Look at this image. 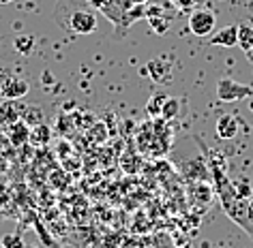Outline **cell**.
I'll return each mask as SVG.
<instances>
[{
  "label": "cell",
  "instance_id": "6da1fadb",
  "mask_svg": "<svg viewBox=\"0 0 253 248\" xmlns=\"http://www.w3.org/2000/svg\"><path fill=\"white\" fill-rule=\"evenodd\" d=\"M60 22L67 30L75 35H90L97 30V15L90 9L78 7V4H71V9H67V17Z\"/></svg>",
  "mask_w": 253,
  "mask_h": 248
},
{
  "label": "cell",
  "instance_id": "7a4b0ae2",
  "mask_svg": "<svg viewBox=\"0 0 253 248\" xmlns=\"http://www.w3.org/2000/svg\"><path fill=\"white\" fill-rule=\"evenodd\" d=\"M253 94V88L247 84H240V81L232 79V77H221L217 81V97L225 103H234V101L247 99Z\"/></svg>",
  "mask_w": 253,
  "mask_h": 248
},
{
  "label": "cell",
  "instance_id": "3957f363",
  "mask_svg": "<svg viewBox=\"0 0 253 248\" xmlns=\"http://www.w3.org/2000/svg\"><path fill=\"white\" fill-rule=\"evenodd\" d=\"M217 17L211 9H195L191 17H189V28L195 36H208L214 30Z\"/></svg>",
  "mask_w": 253,
  "mask_h": 248
},
{
  "label": "cell",
  "instance_id": "277c9868",
  "mask_svg": "<svg viewBox=\"0 0 253 248\" xmlns=\"http://www.w3.org/2000/svg\"><path fill=\"white\" fill-rule=\"evenodd\" d=\"M30 90V84L24 77H7L0 86V94L9 101H17L22 97H26Z\"/></svg>",
  "mask_w": 253,
  "mask_h": 248
},
{
  "label": "cell",
  "instance_id": "5b68a950",
  "mask_svg": "<svg viewBox=\"0 0 253 248\" xmlns=\"http://www.w3.org/2000/svg\"><path fill=\"white\" fill-rule=\"evenodd\" d=\"M214 131H217V137L223 139V142H230L238 135L240 131V122L232 113H223V116L217 118V124H214Z\"/></svg>",
  "mask_w": 253,
  "mask_h": 248
},
{
  "label": "cell",
  "instance_id": "8992f818",
  "mask_svg": "<svg viewBox=\"0 0 253 248\" xmlns=\"http://www.w3.org/2000/svg\"><path fill=\"white\" fill-rule=\"evenodd\" d=\"M211 43L212 45H223V47H236L238 45V24H230L223 30H219L211 39Z\"/></svg>",
  "mask_w": 253,
  "mask_h": 248
},
{
  "label": "cell",
  "instance_id": "52a82bcc",
  "mask_svg": "<svg viewBox=\"0 0 253 248\" xmlns=\"http://www.w3.org/2000/svg\"><path fill=\"white\" fill-rule=\"evenodd\" d=\"M172 71V67H169V62L161 60V58H155L148 62V67L144 69V73H150V77L155 81H168V77H163V75H169Z\"/></svg>",
  "mask_w": 253,
  "mask_h": 248
},
{
  "label": "cell",
  "instance_id": "ba28073f",
  "mask_svg": "<svg viewBox=\"0 0 253 248\" xmlns=\"http://www.w3.org/2000/svg\"><path fill=\"white\" fill-rule=\"evenodd\" d=\"M238 45L245 49L247 60L253 62V28L247 26V24H240L238 26Z\"/></svg>",
  "mask_w": 253,
  "mask_h": 248
},
{
  "label": "cell",
  "instance_id": "9c48e42d",
  "mask_svg": "<svg viewBox=\"0 0 253 248\" xmlns=\"http://www.w3.org/2000/svg\"><path fill=\"white\" fill-rule=\"evenodd\" d=\"M22 107H17L15 109V101H9L7 99V103L4 105H0V122H4V124H15L17 120L22 118Z\"/></svg>",
  "mask_w": 253,
  "mask_h": 248
},
{
  "label": "cell",
  "instance_id": "30bf717a",
  "mask_svg": "<svg viewBox=\"0 0 253 248\" xmlns=\"http://www.w3.org/2000/svg\"><path fill=\"white\" fill-rule=\"evenodd\" d=\"M35 45H37L35 35H17L13 39V49L22 56H28L35 49Z\"/></svg>",
  "mask_w": 253,
  "mask_h": 248
},
{
  "label": "cell",
  "instance_id": "8fae6325",
  "mask_svg": "<svg viewBox=\"0 0 253 248\" xmlns=\"http://www.w3.org/2000/svg\"><path fill=\"white\" fill-rule=\"evenodd\" d=\"M168 99H169V97H168V94H163V92H157L155 97H150L148 105H146L148 116H161V109H163V105H166Z\"/></svg>",
  "mask_w": 253,
  "mask_h": 248
},
{
  "label": "cell",
  "instance_id": "7c38bea8",
  "mask_svg": "<svg viewBox=\"0 0 253 248\" xmlns=\"http://www.w3.org/2000/svg\"><path fill=\"white\" fill-rule=\"evenodd\" d=\"M28 139H30V131H28L26 124H22V122L11 124V142L13 143H24V142H28Z\"/></svg>",
  "mask_w": 253,
  "mask_h": 248
},
{
  "label": "cell",
  "instance_id": "4fadbf2b",
  "mask_svg": "<svg viewBox=\"0 0 253 248\" xmlns=\"http://www.w3.org/2000/svg\"><path fill=\"white\" fill-rule=\"evenodd\" d=\"M22 120L26 122L28 126H37L43 122V113H41V107H26L22 111Z\"/></svg>",
  "mask_w": 253,
  "mask_h": 248
},
{
  "label": "cell",
  "instance_id": "5bb4252c",
  "mask_svg": "<svg viewBox=\"0 0 253 248\" xmlns=\"http://www.w3.org/2000/svg\"><path fill=\"white\" fill-rule=\"evenodd\" d=\"M178 107H180V101L178 99H168L166 101V105H163V109H161V118L163 120H172L178 116Z\"/></svg>",
  "mask_w": 253,
  "mask_h": 248
},
{
  "label": "cell",
  "instance_id": "9a60e30c",
  "mask_svg": "<svg viewBox=\"0 0 253 248\" xmlns=\"http://www.w3.org/2000/svg\"><path fill=\"white\" fill-rule=\"evenodd\" d=\"M0 248H26V246H24L22 235H17V233H7L2 240H0Z\"/></svg>",
  "mask_w": 253,
  "mask_h": 248
},
{
  "label": "cell",
  "instance_id": "2e32d148",
  "mask_svg": "<svg viewBox=\"0 0 253 248\" xmlns=\"http://www.w3.org/2000/svg\"><path fill=\"white\" fill-rule=\"evenodd\" d=\"M148 20H150V26H153V30H157L159 35H163L166 30L169 28V20H166V17H161V13H157V15H148Z\"/></svg>",
  "mask_w": 253,
  "mask_h": 248
},
{
  "label": "cell",
  "instance_id": "e0dca14e",
  "mask_svg": "<svg viewBox=\"0 0 253 248\" xmlns=\"http://www.w3.org/2000/svg\"><path fill=\"white\" fill-rule=\"evenodd\" d=\"M30 137H33V142H37V145H41V143H45L49 139V129L47 126H43V124H37Z\"/></svg>",
  "mask_w": 253,
  "mask_h": 248
},
{
  "label": "cell",
  "instance_id": "ac0fdd59",
  "mask_svg": "<svg viewBox=\"0 0 253 248\" xmlns=\"http://www.w3.org/2000/svg\"><path fill=\"white\" fill-rule=\"evenodd\" d=\"M148 0H123V4H125V9L129 11V9H133V7H140V4H146Z\"/></svg>",
  "mask_w": 253,
  "mask_h": 248
},
{
  "label": "cell",
  "instance_id": "d6986e66",
  "mask_svg": "<svg viewBox=\"0 0 253 248\" xmlns=\"http://www.w3.org/2000/svg\"><path fill=\"white\" fill-rule=\"evenodd\" d=\"M172 2L176 4V9H178V11H187L193 4V0H172Z\"/></svg>",
  "mask_w": 253,
  "mask_h": 248
},
{
  "label": "cell",
  "instance_id": "ffe728a7",
  "mask_svg": "<svg viewBox=\"0 0 253 248\" xmlns=\"http://www.w3.org/2000/svg\"><path fill=\"white\" fill-rule=\"evenodd\" d=\"M249 220H251V225H253V197L249 199Z\"/></svg>",
  "mask_w": 253,
  "mask_h": 248
},
{
  "label": "cell",
  "instance_id": "44dd1931",
  "mask_svg": "<svg viewBox=\"0 0 253 248\" xmlns=\"http://www.w3.org/2000/svg\"><path fill=\"white\" fill-rule=\"evenodd\" d=\"M11 2H15V0H0V4H11Z\"/></svg>",
  "mask_w": 253,
  "mask_h": 248
},
{
  "label": "cell",
  "instance_id": "7402d4cb",
  "mask_svg": "<svg viewBox=\"0 0 253 248\" xmlns=\"http://www.w3.org/2000/svg\"><path fill=\"white\" fill-rule=\"evenodd\" d=\"M249 109H251V113H253V99H251V103H249Z\"/></svg>",
  "mask_w": 253,
  "mask_h": 248
},
{
  "label": "cell",
  "instance_id": "603a6c76",
  "mask_svg": "<svg viewBox=\"0 0 253 248\" xmlns=\"http://www.w3.org/2000/svg\"><path fill=\"white\" fill-rule=\"evenodd\" d=\"M90 2H92V0H90Z\"/></svg>",
  "mask_w": 253,
  "mask_h": 248
}]
</instances>
